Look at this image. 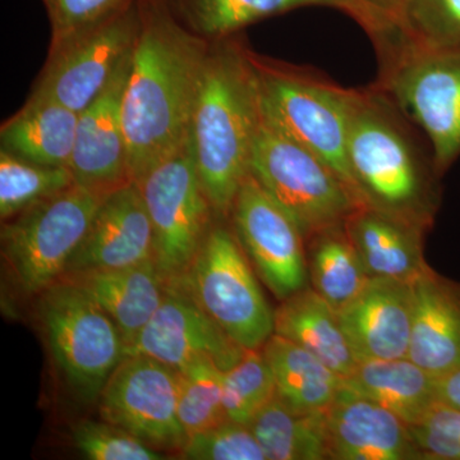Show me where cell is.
Here are the masks:
<instances>
[{"label":"cell","instance_id":"obj_16","mask_svg":"<svg viewBox=\"0 0 460 460\" xmlns=\"http://www.w3.org/2000/svg\"><path fill=\"white\" fill-rule=\"evenodd\" d=\"M154 260V233L140 187L132 181L100 205L65 274L132 268Z\"/></svg>","mask_w":460,"mask_h":460},{"label":"cell","instance_id":"obj_25","mask_svg":"<svg viewBox=\"0 0 460 460\" xmlns=\"http://www.w3.org/2000/svg\"><path fill=\"white\" fill-rule=\"evenodd\" d=\"M274 334L298 344L343 377L358 365L337 311L313 288L305 287L274 311Z\"/></svg>","mask_w":460,"mask_h":460},{"label":"cell","instance_id":"obj_11","mask_svg":"<svg viewBox=\"0 0 460 460\" xmlns=\"http://www.w3.org/2000/svg\"><path fill=\"white\" fill-rule=\"evenodd\" d=\"M100 416L159 452L180 454L187 441L178 417L177 370L146 356H126L99 399Z\"/></svg>","mask_w":460,"mask_h":460},{"label":"cell","instance_id":"obj_21","mask_svg":"<svg viewBox=\"0 0 460 460\" xmlns=\"http://www.w3.org/2000/svg\"><path fill=\"white\" fill-rule=\"evenodd\" d=\"M59 280L83 289L108 314L119 330L124 354L155 314L168 286L154 260L115 270L72 272Z\"/></svg>","mask_w":460,"mask_h":460},{"label":"cell","instance_id":"obj_10","mask_svg":"<svg viewBox=\"0 0 460 460\" xmlns=\"http://www.w3.org/2000/svg\"><path fill=\"white\" fill-rule=\"evenodd\" d=\"M136 184L153 226L154 261L166 283H177L219 219L202 189L192 141Z\"/></svg>","mask_w":460,"mask_h":460},{"label":"cell","instance_id":"obj_2","mask_svg":"<svg viewBox=\"0 0 460 460\" xmlns=\"http://www.w3.org/2000/svg\"><path fill=\"white\" fill-rule=\"evenodd\" d=\"M252 50L237 35L210 41L193 113V157L202 189L219 219H228L251 172L262 122Z\"/></svg>","mask_w":460,"mask_h":460},{"label":"cell","instance_id":"obj_33","mask_svg":"<svg viewBox=\"0 0 460 460\" xmlns=\"http://www.w3.org/2000/svg\"><path fill=\"white\" fill-rule=\"evenodd\" d=\"M401 32L425 47H460V0H407Z\"/></svg>","mask_w":460,"mask_h":460},{"label":"cell","instance_id":"obj_29","mask_svg":"<svg viewBox=\"0 0 460 460\" xmlns=\"http://www.w3.org/2000/svg\"><path fill=\"white\" fill-rule=\"evenodd\" d=\"M75 183L68 166L27 162L0 150V217L2 222Z\"/></svg>","mask_w":460,"mask_h":460},{"label":"cell","instance_id":"obj_1","mask_svg":"<svg viewBox=\"0 0 460 460\" xmlns=\"http://www.w3.org/2000/svg\"><path fill=\"white\" fill-rule=\"evenodd\" d=\"M137 40L123 98L132 181L190 140L210 41L190 31L166 0H136Z\"/></svg>","mask_w":460,"mask_h":460},{"label":"cell","instance_id":"obj_34","mask_svg":"<svg viewBox=\"0 0 460 460\" xmlns=\"http://www.w3.org/2000/svg\"><path fill=\"white\" fill-rule=\"evenodd\" d=\"M72 444L90 460H162L163 453L131 432L102 420H83L71 431Z\"/></svg>","mask_w":460,"mask_h":460},{"label":"cell","instance_id":"obj_12","mask_svg":"<svg viewBox=\"0 0 460 460\" xmlns=\"http://www.w3.org/2000/svg\"><path fill=\"white\" fill-rule=\"evenodd\" d=\"M230 217L239 243L272 295L281 302L307 287L304 234L252 172L242 183Z\"/></svg>","mask_w":460,"mask_h":460},{"label":"cell","instance_id":"obj_14","mask_svg":"<svg viewBox=\"0 0 460 460\" xmlns=\"http://www.w3.org/2000/svg\"><path fill=\"white\" fill-rule=\"evenodd\" d=\"M246 350L199 308L186 290L168 284L162 305L126 356L150 357L174 370L211 361L226 371Z\"/></svg>","mask_w":460,"mask_h":460},{"label":"cell","instance_id":"obj_5","mask_svg":"<svg viewBox=\"0 0 460 460\" xmlns=\"http://www.w3.org/2000/svg\"><path fill=\"white\" fill-rule=\"evenodd\" d=\"M251 56L259 78L263 118L320 156L363 206L347 155L358 90L343 89L253 51Z\"/></svg>","mask_w":460,"mask_h":460},{"label":"cell","instance_id":"obj_32","mask_svg":"<svg viewBox=\"0 0 460 460\" xmlns=\"http://www.w3.org/2000/svg\"><path fill=\"white\" fill-rule=\"evenodd\" d=\"M49 18L51 38L48 53L68 47L126 13L136 0H41Z\"/></svg>","mask_w":460,"mask_h":460},{"label":"cell","instance_id":"obj_15","mask_svg":"<svg viewBox=\"0 0 460 460\" xmlns=\"http://www.w3.org/2000/svg\"><path fill=\"white\" fill-rule=\"evenodd\" d=\"M131 63L132 56L98 98L78 113L69 169L75 183L100 198L132 183L123 124L124 91Z\"/></svg>","mask_w":460,"mask_h":460},{"label":"cell","instance_id":"obj_4","mask_svg":"<svg viewBox=\"0 0 460 460\" xmlns=\"http://www.w3.org/2000/svg\"><path fill=\"white\" fill-rule=\"evenodd\" d=\"M376 49L375 87L426 136L440 177L460 157V47H425L399 32Z\"/></svg>","mask_w":460,"mask_h":460},{"label":"cell","instance_id":"obj_6","mask_svg":"<svg viewBox=\"0 0 460 460\" xmlns=\"http://www.w3.org/2000/svg\"><path fill=\"white\" fill-rule=\"evenodd\" d=\"M244 349H261L274 334V311L234 230L217 219L177 283Z\"/></svg>","mask_w":460,"mask_h":460},{"label":"cell","instance_id":"obj_24","mask_svg":"<svg viewBox=\"0 0 460 460\" xmlns=\"http://www.w3.org/2000/svg\"><path fill=\"white\" fill-rule=\"evenodd\" d=\"M78 113L54 100L29 96L3 123L0 150L27 162L68 166L74 154Z\"/></svg>","mask_w":460,"mask_h":460},{"label":"cell","instance_id":"obj_22","mask_svg":"<svg viewBox=\"0 0 460 460\" xmlns=\"http://www.w3.org/2000/svg\"><path fill=\"white\" fill-rule=\"evenodd\" d=\"M371 277L413 283L428 268L422 238L426 226L362 206L344 223Z\"/></svg>","mask_w":460,"mask_h":460},{"label":"cell","instance_id":"obj_27","mask_svg":"<svg viewBox=\"0 0 460 460\" xmlns=\"http://www.w3.org/2000/svg\"><path fill=\"white\" fill-rule=\"evenodd\" d=\"M308 278L335 311L352 302L371 279L344 224L307 239Z\"/></svg>","mask_w":460,"mask_h":460},{"label":"cell","instance_id":"obj_38","mask_svg":"<svg viewBox=\"0 0 460 460\" xmlns=\"http://www.w3.org/2000/svg\"><path fill=\"white\" fill-rule=\"evenodd\" d=\"M368 5L390 18L401 30V18L407 0H365Z\"/></svg>","mask_w":460,"mask_h":460},{"label":"cell","instance_id":"obj_35","mask_svg":"<svg viewBox=\"0 0 460 460\" xmlns=\"http://www.w3.org/2000/svg\"><path fill=\"white\" fill-rule=\"evenodd\" d=\"M180 456L190 460H266L248 425L230 420L190 436Z\"/></svg>","mask_w":460,"mask_h":460},{"label":"cell","instance_id":"obj_17","mask_svg":"<svg viewBox=\"0 0 460 460\" xmlns=\"http://www.w3.org/2000/svg\"><path fill=\"white\" fill-rule=\"evenodd\" d=\"M338 316L358 363L408 357L413 323L411 283L372 277Z\"/></svg>","mask_w":460,"mask_h":460},{"label":"cell","instance_id":"obj_20","mask_svg":"<svg viewBox=\"0 0 460 460\" xmlns=\"http://www.w3.org/2000/svg\"><path fill=\"white\" fill-rule=\"evenodd\" d=\"M413 323L408 358L436 378L460 366V281L429 266L411 283Z\"/></svg>","mask_w":460,"mask_h":460},{"label":"cell","instance_id":"obj_3","mask_svg":"<svg viewBox=\"0 0 460 460\" xmlns=\"http://www.w3.org/2000/svg\"><path fill=\"white\" fill-rule=\"evenodd\" d=\"M347 155L363 206L429 228L438 208L434 160L417 144L407 118L376 87L358 91Z\"/></svg>","mask_w":460,"mask_h":460},{"label":"cell","instance_id":"obj_26","mask_svg":"<svg viewBox=\"0 0 460 460\" xmlns=\"http://www.w3.org/2000/svg\"><path fill=\"white\" fill-rule=\"evenodd\" d=\"M261 350L274 375L278 396L293 411H326L343 387L341 375L280 335L272 334Z\"/></svg>","mask_w":460,"mask_h":460},{"label":"cell","instance_id":"obj_30","mask_svg":"<svg viewBox=\"0 0 460 460\" xmlns=\"http://www.w3.org/2000/svg\"><path fill=\"white\" fill-rule=\"evenodd\" d=\"M178 417L187 438L228 420L223 402V370L199 361L177 370Z\"/></svg>","mask_w":460,"mask_h":460},{"label":"cell","instance_id":"obj_18","mask_svg":"<svg viewBox=\"0 0 460 460\" xmlns=\"http://www.w3.org/2000/svg\"><path fill=\"white\" fill-rule=\"evenodd\" d=\"M325 426L328 459H423L407 423L344 386L325 411Z\"/></svg>","mask_w":460,"mask_h":460},{"label":"cell","instance_id":"obj_9","mask_svg":"<svg viewBox=\"0 0 460 460\" xmlns=\"http://www.w3.org/2000/svg\"><path fill=\"white\" fill-rule=\"evenodd\" d=\"M36 313L66 386L80 401L98 402L126 357L119 330L89 295L66 280L39 295Z\"/></svg>","mask_w":460,"mask_h":460},{"label":"cell","instance_id":"obj_23","mask_svg":"<svg viewBox=\"0 0 460 460\" xmlns=\"http://www.w3.org/2000/svg\"><path fill=\"white\" fill-rule=\"evenodd\" d=\"M343 386L383 405L408 426L420 423L440 402L438 378L408 357L359 362Z\"/></svg>","mask_w":460,"mask_h":460},{"label":"cell","instance_id":"obj_19","mask_svg":"<svg viewBox=\"0 0 460 460\" xmlns=\"http://www.w3.org/2000/svg\"><path fill=\"white\" fill-rule=\"evenodd\" d=\"M175 17L206 40L237 35L263 18L308 5L341 9L367 31L375 44L386 40L399 27L365 0H166Z\"/></svg>","mask_w":460,"mask_h":460},{"label":"cell","instance_id":"obj_37","mask_svg":"<svg viewBox=\"0 0 460 460\" xmlns=\"http://www.w3.org/2000/svg\"><path fill=\"white\" fill-rule=\"evenodd\" d=\"M438 390L441 402L460 411V366L438 378Z\"/></svg>","mask_w":460,"mask_h":460},{"label":"cell","instance_id":"obj_8","mask_svg":"<svg viewBox=\"0 0 460 460\" xmlns=\"http://www.w3.org/2000/svg\"><path fill=\"white\" fill-rule=\"evenodd\" d=\"M105 199L75 183L3 222L2 256L23 295L63 277Z\"/></svg>","mask_w":460,"mask_h":460},{"label":"cell","instance_id":"obj_36","mask_svg":"<svg viewBox=\"0 0 460 460\" xmlns=\"http://www.w3.org/2000/svg\"><path fill=\"white\" fill-rule=\"evenodd\" d=\"M410 429L423 459L460 460V411L456 408L438 402Z\"/></svg>","mask_w":460,"mask_h":460},{"label":"cell","instance_id":"obj_31","mask_svg":"<svg viewBox=\"0 0 460 460\" xmlns=\"http://www.w3.org/2000/svg\"><path fill=\"white\" fill-rule=\"evenodd\" d=\"M275 395L274 375L261 349H247L223 371V402L230 420L248 425Z\"/></svg>","mask_w":460,"mask_h":460},{"label":"cell","instance_id":"obj_28","mask_svg":"<svg viewBox=\"0 0 460 460\" xmlns=\"http://www.w3.org/2000/svg\"><path fill=\"white\" fill-rule=\"evenodd\" d=\"M266 460L328 459L325 411L299 413L275 395L248 423Z\"/></svg>","mask_w":460,"mask_h":460},{"label":"cell","instance_id":"obj_7","mask_svg":"<svg viewBox=\"0 0 460 460\" xmlns=\"http://www.w3.org/2000/svg\"><path fill=\"white\" fill-rule=\"evenodd\" d=\"M251 172L295 220L305 241L341 226L362 208L337 172L310 148L288 137L263 118Z\"/></svg>","mask_w":460,"mask_h":460},{"label":"cell","instance_id":"obj_13","mask_svg":"<svg viewBox=\"0 0 460 460\" xmlns=\"http://www.w3.org/2000/svg\"><path fill=\"white\" fill-rule=\"evenodd\" d=\"M137 7L69 44L48 53L31 96L54 100L81 113L132 56L137 40Z\"/></svg>","mask_w":460,"mask_h":460}]
</instances>
